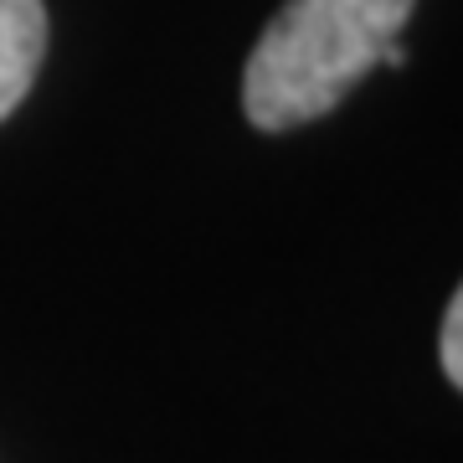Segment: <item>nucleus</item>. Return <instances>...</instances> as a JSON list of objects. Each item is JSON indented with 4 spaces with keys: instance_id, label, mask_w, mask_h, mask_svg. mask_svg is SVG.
Segmentation results:
<instances>
[{
    "instance_id": "nucleus-1",
    "label": "nucleus",
    "mask_w": 463,
    "mask_h": 463,
    "mask_svg": "<svg viewBox=\"0 0 463 463\" xmlns=\"http://www.w3.org/2000/svg\"><path fill=\"white\" fill-rule=\"evenodd\" d=\"M417 0H283L242 72V114L263 134L330 114L381 67Z\"/></svg>"
},
{
    "instance_id": "nucleus-2",
    "label": "nucleus",
    "mask_w": 463,
    "mask_h": 463,
    "mask_svg": "<svg viewBox=\"0 0 463 463\" xmlns=\"http://www.w3.org/2000/svg\"><path fill=\"white\" fill-rule=\"evenodd\" d=\"M47 52V5L42 0H0V118H11L32 93Z\"/></svg>"
},
{
    "instance_id": "nucleus-3",
    "label": "nucleus",
    "mask_w": 463,
    "mask_h": 463,
    "mask_svg": "<svg viewBox=\"0 0 463 463\" xmlns=\"http://www.w3.org/2000/svg\"><path fill=\"white\" fill-rule=\"evenodd\" d=\"M438 350H443V371L448 381L463 392V283L458 294L448 298V315H443V340H438Z\"/></svg>"
}]
</instances>
